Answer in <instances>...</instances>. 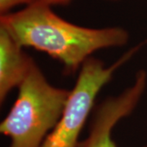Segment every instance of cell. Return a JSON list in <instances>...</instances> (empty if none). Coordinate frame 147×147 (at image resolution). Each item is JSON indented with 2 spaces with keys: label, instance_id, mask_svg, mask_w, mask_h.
<instances>
[{
  "label": "cell",
  "instance_id": "cell-7",
  "mask_svg": "<svg viewBox=\"0 0 147 147\" xmlns=\"http://www.w3.org/2000/svg\"><path fill=\"white\" fill-rule=\"evenodd\" d=\"M69 0H40L39 3H45L47 5L52 6L53 4H60V3H67Z\"/></svg>",
  "mask_w": 147,
  "mask_h": 147
},
{
  "label": "cell",
  "instance_id": "cell-1",
  "mask_svg": "<svg viewBox=\"0 0 147 147\" xmlns=\"http://www.w3.org/2000/svg\"><path fill=\"white\" fill-rule=\"evenodd\" d=\"M0 26L22 47H34L60 61L69 73L76 71L96 51L120 47L128 41V33L120 27L79 26L65 21L51 6L39 2L1 15Z\"/></svg>",
  "mask_w": 147,
  "mask_h": 147
},
{
  "label": "cell",
  "instance_id": "cell-2",
  "mask_svg": "<svg viewBox=\"0 0 147 147\" xmlns=\"http://www.w3.org/2000/svg\"><path fill=\"white\" fill-rule=\"evenodd\" d=\"M18 88L0 131L11 139L8 147H40L62 115L70 90L51 85L35 62Z\"/></svg>",
  "mask_w": 147,
  "mask_h": 147
},
{
  "label": "cell",
  "instance_id": "cell-3",
  "mask_svg": "<svg viewBox=\"0 0 147 147\" xmlns=\"http://www.w3.org/2000/svg\"><path fill=\"white\" fill-rule=\"evenodd\" d=\"M146 42L147 40L129 49L108 67L98 59L89 57L86 60L74 88L70 90L62 115L40 147H77L79 134L100 90L110 82L116 70L127 62Z\"/></svg>",
  "mask_w": 147,
  "mask_h": 147
},
{
  "label": "cell",
  "instance_id": "cell-4",
  "mask_svg": "<svg viewBox=\"0 0 147 147\" xmlns=\"http://www.w3.org/2000/svg\"><path fill=\"white\" fill-rule=\"evenodd\" d=\"M146 80V72L140 70L131 87L116 96L105 99L98 105L91 123L88 136L79 142L77 147H117L111 137L112 129L136 108L145 91Z\"/></svg>",
  "mask_w": 147,
  "mask_h": 147
},
{
  "label": "cell",
  "instance_id": "cell-6",
  "mask_svg": "<svg viewBox=\"0 0 147 147\" xmlns=\"http://www.w3.org/2000/svg\"><path fill=\"white\" fill-rule=\"evenodd\" d=\"M40 0H0V12L2 15L8 13V11L15 6L20 4L30 5L39 2Z\"/></svg>",
  "mask_w": 147,
  "mask_h": 147
},
{
  "label": "cell",
  "instance_id": "cell-5",
  "mask_svg": "<svg viewBox=\"0 0 147 147\" xmlns=\"http://www.w3.org/2000/svg\"><path fill=\"white\" fill-rule=\"evenodd\" d=\"M34 61L22 51L4 28L0 26V100L3 103L7 94L19 87L26 79Z\"/></svg>",
  "mask_w": 147,
  "mask_h": 147
}]
</instances>
